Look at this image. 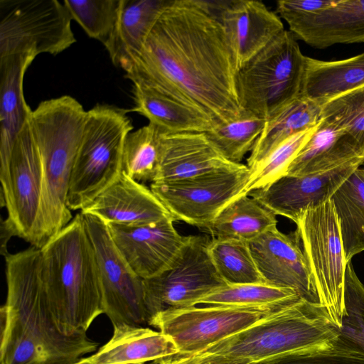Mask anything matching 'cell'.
I'll return each instance as SVG.
<instances>
[{
    "label": "cell",
    "instance_id": "cell-1",
    "mask_svg": "<svg viewBox=\"0 0 364 364\" xmlns=\"http://www.w3.org/2000/svg\"><path fill=\"white\" fill-rule=\"evenodd\" d=\"M125 73L133 85L166 93L205 114L215 126L244 112L215 1L168 0Z\"/></svg>",
    "mask_w": 364,
    "mask_h": 364
},
{
    "label": "cell",
    "instance_id": "cell-2",
    "mask_svg": "<svg viewBox=\"0 0 364 364\" xmlns=\"http://www.w3.org/2000/svg\"><path fill=\"white\" fill-rule=\"evenodd\" d=\"M5 257L7 295L1 308L0 364H73L96 352L87 333H63L50 311L41 250Z\"/></svg>",
    "mask_w": 364,
    "mask_h": 364
},
{
    "label": "cell",
    "instance_id": "cell-3",
    "mask_svg": "<svg viewBox=\"0 0 364 364\" xmlns=\"http://www.w3.org/2000/svg\"><path fill=\"white\" fill-rule=\"evenodd\" d=\"M50 311L67 336L87 333L103 314L98 264L81 213L41 249Z\"/></svg>",
    "mask_w": 364,
    "mask_h": 364
},
{
    "label": "cell",
    "instance_id": "cell-4",
    "mask_svg": "<svg viewBox=\"0 0 364 364\" xmlns=\"http://www.w3.org/2000/svg\"><path fill=\"white\" fill-rule=\"evenodd\" d=\"M87 113L70 95L42 101L32 110L30 122L43 171L39 249L72 220L68 193Z\"/></svg>",
    "mask_w": 364,
    "mask_h": 364
},
{
    "label": "cell",
    "instance_id": "cell-5",
    "mask_svg": "<svg viewBox=\"0 0 364 364\" xmlns=\"http://www.w3.org/2000/svg\"><path fill=\"white\" fill-rule=\"evenodd\" d=\"M340 336L341 328L323 307L299 298L204 351L255 362L280 354L321 348L334 342Z\"/></svg>",
    "mask_w": 364,
    "mask_h": 364
},
{
    "label": "cell",
    "instance_id": "cell-6",
    "mask_svg": "<svg viewBox=\"0 0 364 364\" xmlns=\"http://www.w3.org/2000/svg\"><path fill=\"white\" fill-rule=\"evenodd\" d=\"M129 112L100 104L87 111L69 184L70 210H83L121 175L124 141L134 129Z\"/></svg>",
    "mask_w": 364,
    "mask_h": 364
},
{
    "label": "cell",
    "instance_id": "cell-7",
    "mask_svg": "<svg viewBox=\"0 0 364 364\" xmlns=\"http://www.w3.org/2000/svg\"><path fill=\"white\" fill-rule=\"evenodd\" d=\"M306 56L284 30L237 71L242 109L268 120L301 96Z\"/></svg>",
    "mask_w": 364,
    "mask_h": 364
},
{
    "label": "cell",
    "instance_id": "cell-8",
    "mask_svg": "<svg viewBox=\"0 0 364 364\" xmlns=\"http://www.w3.org/2000/svg\"><path fill=\"white\" fill-rule=\"evenodd\" d=\"M363 165L364 149L346 134L301 175H285L248 195L276 215L295 222L308 207L331 198L341 184Z\"/></svg>",
    "mask_w": 364,
    "mask_h": 364
},
{
    "label": "cell",
    "instance_id": "cell-9",
    "mask_svg": "<svg viewBox=\"0 0 364 364\" xmlns=\"http://www.w3.org/2000/svg\"><path fill=\"white\" fill-rule=\"evenodd\" d=\"M312 274L318 303L341 328L347 261L331 198L303 210L294 222Z\"/></svg>",
    "mask_w": 364,
    "mask_h": 364
},
{
    "label": "cell",
    "instance_id": "cell-10",
    "mask_svg": "<svg viewBox=\"0 0 364 364\" xmlns=\"http://www.w3.org/2000/svg\"><path fill=\"white\" fill-rule=\"evenodd\" d=\"M71 16L58 0H0V58L55 55L76 39Z\"/></svg>",
    "mask_w": 364,
    "mask_h": 364
},
{
    "label": "cell",
    "instance_id": "cell-11",
    "mask_svg": "<svg viewBox=\"0 0 364 364\" xmlns=\"http://www.w3.org/2000/svg\"><path fill=\"white\" fill-rule=\"evenodd\" d=\"M297 299L267 306L207 304L168 309L156 314L149 325L170 336L179 355H190L205 350Z\"/></svg>",
    "mask_w": 364,
    "mask_h": 364
},
{
    "label": "cell",
    "instance_id": "cell-12",
    "mask_svg": "<svg viewBox=\"0 0 364 364\" xmlns=\"http://www.w3.org/2000/svg\"><path fill=\"white\" fill-rule=\"evenodd\" d=\"M210 240L205 236H189L166 270L143 279L149 321L160 312L196 306L199 299L225 284L209 255Z\"/></svg>",
    "mask_w": 364,
    "mask_h": 364
},
{
    "label": "cell",
    "instance_id": "cell-13",
    "mask_svg": "<svg viewBox=\"0 0 364 364\" xmlns=\"http://www.w3.org/2000/svg\"><path fill=\"white\" fill-rule=\"evenodd\" d=\"M1 183V206H5L7 211V217L1 224L13 236L39 249L38 225L43 171L30 118L14 142L7 176Z\"/></svg>",
    "mask_w": 364,
    "mask_h": 364
},
{
    "label": "cell",
    "instance_id": "cell-14",
    "mask_svg": "<svg viewBox=\"0 0 364 364\" xmlns=\"http://www.w3.org/2000/svg\"><path fill=\"white\" fill-rule=\"evenodd\" d=\"M81 214L98 264L103 314L113 326L149 324L143 279L117 249L107 224L96 216Z\"/></svg>",
    "mask_w": 364,
    "mask_h": 364
},
{
    "label": "cell",
    "instance_id": "cell-15",
    "mask_svg": "<svg viewBox=\"0 0 364 364\" xmlns=\"http://www.w3.org/2000/svg\"><path fill=\"white\" fill-rule=\"evenodd\" d=\"M250 173L244 164L189 178L154 181L150 188L174 220L208 229L228 204L242 195Z\"/></svg>",
    "mask_w": 364,
    "mask_h": 364
},
{
    "label": "cell",
    "instance_id": "cell-16",
    "mask_svg": "<svg viewBox=\"0 0 364 364\" xmlns=\"http://www.w3.org/2000/svg\"><path fill=\"white\" fill-rule=\"evenodd\" d=\"M174 219L140 226L106 223L121 255L142 279L156 277L176 259L189 236H182L173 225Z\"/></svg>",
    "mask_w": 364,
    "mask_h": 364
},
{
    "label": "cell",
    "instance_id": "cell-17",
    "mask_svg": "<svg viewBox=\"0 0 364 364\" xmlns=\"http://www.w3.org/2000/svg\"><path fill=\"white\" fill-rule=\"evenodd\" d=\"M248 244L265 283L291 289L301 298L318 304L311 269L296 230L287 235L275 226Z\"/></svg>",
    "mask_w": 364,
    "mask_h": 364
},
{
    "label": "cell",
    "instance_id": "cell-18",
    "mask_svg": "<svg viewBox=\"0 0 364 364\" xmlns=\"http://www.w3.org/2000/svg\"><path fill=\"white\" fill-rule=\"evenodd\" d=\"M237 71L284 31L277 14L262 2L215 1Z\"/></svg>",
    "mask_w": 364,
    "mask_h": 364
},
{
    "label": "cell",
    "instance_id": "cell-19",
    "mask_svg": "<svg viewBox=\"0 0 364 364\" xmlns=\"http://www.w3.org/2000/svg\"><path fill=\"white\" fill-rule=\"evenodd\" d=\"M81 213L96 216L107 224L127 226L145 225L173 218L151 188L123 171Z\"/></svg>",
    "mask_w": 364,
    "mask_h": 364
},
{
    "label": "cell",
    "instance_id": "cell-20",
    "mask_svg": "<svg viewBox=\"0 0 364 364\" xmlns=\"http://www.w3.org/2000/svg\"><path fill=\"white\" fill-rule=\"evenodd\" d=\"M284 21L296 39L316 48L364 43V0H334L316 14Z\"/></svg>",
    "mask_w": 364,
    "mask_h": 364
},
{
    "label": "cell",
    "instance_id": "cell-21",
    "mask_svg": "<svg viewBox=\"0 0 364 364\" xmlns=\"http://www.w3.org/2000/svg\"><path fill=\"white\" fill-rule=\"evenodd\" d=\"M243 165L227 160L206 132H164L162 156L154 181L189 178L237 169Z\"/></svg>",
    "mask_w": 364,
    "mask_h": 364
},
{
    "label": "cell",
    "instance_id": "cell-22",
    "mask_svg": "<svg viewBox=\"0 0 364 364\" xmlns=\"http://www.w3.org/2000/svg\"><path fill=\"white\" fill-rule=\"evenodd\" d=\"M35 56L21 54L0 58V181H4L14 142L32 110L23 89L26 70Z\"/></svg>",
    "mask_w": 364,
    "mask_h": 364
},
{
    "label": "cell",
    "instance_id": "cell-23",
    "mask_svg": "<svg viewBox=\"0 0 364 364\" xmlns=\"http://www.w3.org/2000/svg\"><path fill=\"white\" fill-rule=\"evenodd\" d=\"M112 338L90 356V364H144L179 354L173 340L149 328L113 326Z\"/></svg>",
    "mask_w": 364,
    "mask_h": 364
},
{
    "label": "cell",
    "instance_id": "cell-24",
    "mask_svg": "<svg viewBox=\"0 0 364 364\" xmlns=\"http://www.w3.org/2000/svg\"><path fill=\"white\" fill-rule=\"evenodd\" d=\"M168 1L120 0L114 30L104 46L115 65L128 68Z\"/></svg>",
    "mask_w": 364,
    "mask_h": 364
},
{
    "label": "cell",
    "instance_id": "cell-25",
    "mask_svg": "<svg viewBox=\"0 0 364 364\" xmlns=\"http://www.w3.org/2000/svg\"><path fill=\"white\" fill-rule=\"evenodd\" d=\"M134 106L137 112L166 132H208L215 126L202 112L154 88L133 85Z\"/></svg>",
    "mask_w": 364,
    "mask_h": 364
},
{
    "label": "cell",
    "instance_id": "cell-26",
    "mask_svg": "<svg viewBox=\"0 0 364 364\" xmlns=\"http://www.w3.org/2000/svg\"><path fill=\"white\" fill-rule=\"evenodd\" d=\"M362 86H364V52L333 61L306 56L301 96L322 106Z\"/></svg>",
    "mask_w": 364,
    "mask_h": 364
},
{
    "label": "cell",
    "instance_id": "cell-27",
    "mask_svg": "<svg viewBox=\"0 0 364 364\" xmlns=\"http://www.w3.org/2000/svg\"><path fill=\"white\" fill-rule=\"evenodd\" d=\"M321 120V106L299 96L268 120L247 159L253 169L273 149L291 136L316 126Z\"/></svg>",
    "mask_w": 364,
    "mask_h": 364
},
{
    "label": "cell",
    "instance_id": "cell-28",
    "mask_svg": "<svg viewBox=\"0 0 364 364\" xmlns=\"http://www.w3.org/2000/svg\"><path fill=\"white\" fill-rule=\"evenodd\" d=\"M276 216L253 196L242 195L218 213L208 230L214 238L249 242L277 226Z\"/></svg>",
    "mask_w": 364,
    "mask_h": 364
},
{
    "label": "cell",
    "instance_id": "cell-29",
    "mask_svg": "<svg viewBox=\"0 0 364 364\" xmlns=\"http://www.w3.org/2000/svg\"><path fill=\"white\" fill-rule=\"evenodd\" d=\"M331 199L348 262L364 251V168H357Z\"/></svg>",
    "mask_w": 364,
    "mask_h": 364
},
{
    "label": "cell",
    "instance_id": "cell-30",
    "mask_svg": "<svg viewBox=\"0 0 364 364\" xmlns=\"http://www.w3.org/2000/svg\"><path fill=\"white\" fill-rule=\"evenodd\" d=\"M164 131L149 123L126 137L122 154V171L139 183L154 182L163 152Z\"/></svg>",
    "mask_w": 364,
    "mask_h": 364
},
{
    "label": "cell",
    "instance_id": "cell-31",
    "mask_svg": "<svg viewBox=\"0 0 364 364\" xmlns=\"http://www.w3.org/2000/svg\"><path fill=\"white\" fill-rule=\"evenodd\" d=\"M208 248L216 271L226 284L264 282L247 242L213 237Z\"/></svg>",
    "mask_w": 364,
    "mask_h": 364
},
{
    "label": "cell",
    "instance_id": "cell-32",
    "mask_svg": "<svg viewBox=\"0 0 364 364\" xmlns=\"http://www.w3.org/2000/svg\"><path fill=\"white\" fill-rule=\"evenodd\" d=\"M266 120L244 111L241 117L206 132L210 142L228 161L241 164L261 134Z\"/></svg>",
    "mask_w": 364,
    "mask_h": 364
},
{
    "label": "cell",
    "instance_id": "cell-33",
    "mask_svg": "<svg viewBox=\"0 0 364 364\" xmlns=\"http://www.w3.org/2000/svg\"><path fill=\"white\" fill-rule=\"evenodd\" d=\"M299 298L301 297L291 289L278 287L265 282L225 284L199 299L197 305L267 306L285 303Z\"/></svg>",
    "mask_w": 364,
    "mask_h": 364
},
{
    "label": "cell",
    "instance_id": "cell-34",
    "mask_svg": "<svg viewBox=\"0 0 364 364\" xmlns=\"http://www.w3.org/2000/svg\"><path fill=\"white\" fill-rule=\"evenodd\" d=\"M318 124L287 138L253 169L250 170V178L242 195L263 188L285 176L289 165L311 136Z\"/></svg>",
    "mask_w": 364,
    "mask_h": 364
},
{
    "label": "cell",
    "instance_id": "cell-35",
    "mask_svg": "<svg viewBox=\"0 0 364 364\" xmlns=\"http://www.w3.org/2000/svg\"><path fill=\"white\" fill-rule=\"evenodd\" d=\"M72 20L75 21L88 36L104 46L115 26L120 0H64Z\"/></svg>",
    "mask_w": 364,
    "mask_h": 364
},
{
    "label": "cell",
    "instance_id": "cell-36",
    "mask_svg": "<svg viewBox=\"0 0 364 364\" xmlns=\"http://www.w3.org/2000/svg\"><path fill=\"white\" fill-rule=\"evenodd\" d=\"M321 118L344 129L346 134L364 149V86L322 105Z\"/></svg>",
    "mask_w": 364,
    "mask_h": 364
},
{
    "label": "cell",
    "instance_id": "cell-37",
    "mask_svg": "<svg viewBox=\"0 0 364 364\" xmlns=\"http://www.w3.org/2000/svg\"><path fill=\"white\" fill-rule=\"evenodd\" d=\"M344 304L341 336L364 352V284L351 261L346 268Z\"/></svg>",
    "mask_w": 364,
    "mask_h": 364
},
{
    "label": "cell",
    "instance_id": "cell-38",
    "mask_svg": "<svg viewBox=\"0 0 364 364\" xmlns=\"http://www.w3.org/2000/svg\"><path fill=\"white\" fill-rule=\"evenodd\" d=\"M268 364H364V352L340 336L321 348L277 355Z\"/></svg>",
    "mask_w": 364,
    "mask_h": 364
},
{
    "label": "cell",
    "instance_id": "cell-39",
    "mask_svg": "<svg viewBox=\"0 0 364 364\" xmlns=\"http://www.w3.org/2000/svg\"><path fill=\"white\" fill-rule=\"evenodd\" d=\"M345 135L344 129L321 118L311 136L289 165L286 175H301L315 161L330 151Z\"/></svg>",
    "mask_w": 364,
    "mask_h": 364
},
{
    "label": "cell",
    "instance_id": "cell-40",
    "mask_svg": "<svg viewBox=\"0 0 364 364\" xmlns=\"http://www.w3.org/2000/svg\"><path fill=\"white\" fill-rule=\"evenodd\" d=\"M250 360L203 351L190 355H175L156 360L155 364H249Z\"/></svg>",
    "mask_w": 364,
    "mask_h": 364
},
{
    "label": "cell",
    "instance_id": "cell-41",
    "mask_svg": "<svg viewBox=\"0 0 364 364\" xmlns=\"http://www.w3.org/2000/svg\"><path fill=\"white\" fill-rule=\"evenodd\" d=\"M334 0H280L277 2V14L284 20L316 14L331 6Z\"/></svg>",
    "mask_w": 364,
    "mask_h": 364
},
{
    "label": "cell",
    "instance_id": "cell-42",
    "mask_svg": "<svg viewBox=\"0 0 364 364\" xmlns=\"http://www.w3.org/2000/svg\"><path fill=\"white\" fill-rule=\"evenodd\" d=\"M73 364H90V361L88 360L87 358H82L79 361L73 363Z\"/></svg>",
    "mask_w": 364,
    "mask_h": 364
}]
</instances>
